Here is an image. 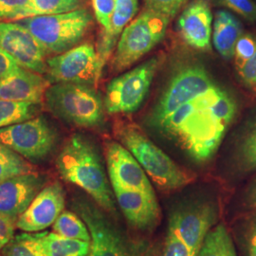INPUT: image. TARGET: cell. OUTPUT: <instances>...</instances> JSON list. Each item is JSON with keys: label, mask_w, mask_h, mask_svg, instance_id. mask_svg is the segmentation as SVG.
Returning <instances> with one entry per match:
<instances>
[{"label": "cell", "mask_w": 256, "mask_h": 256, "mask_svg": "<svg viewBox=\"0 0 256 256\" xmlns=\"http://www.w3.org/2000/svg\"><path fill=\"white\" fill-rule=\"evenodd\" d=\"M238 106L229 92L198 63L174 72L148 117V124L196 162L216 154Z\"/></svg>", "instance_id": "6da1fadb"}, {"label": "cell", "mask_w": 256, "mask_h": 256, "mask_svg": "<svg viewBox=\"0 0 256 256\" xmlns=\"http://www.w3.org/2000/svg\"><path fill=\"white\" fill-rule=\"evenodd\" d=\"M62 178L81 188L101 208L115 212V202L101 156L90 140L74 134L64 144L56 158Z\"/></svg>", "instance_id": "7a4b0ae2"}, {"label": "cell", "mask_w": 256, "mask_h": 256, "mask_svg": "<svg viewBox=\"0 0 256 256\" xmlns=\"http://www.w3.org/2000/svg\"><path fill=\"white\" fill-rule=\"evenodd\" d=\"M114 132L120 144L134 156L147 176L162 190L176 191L192 182V174L176 164L135 124L118 122Z\"/></svg>", "instance_id": "3957f363"}, {"label": "cell", "mask_w": 256, "mask_h": 256, "mask_svg": "<svg viewBox=\"0 0 256 256\" xmlns=\"http://www.w3.org/2000/svg\"><path fill=\"white\" fill-rule=\"evenodd\" d=\"M46 108L57 118L80 128H98L104 119V102L88 84L59 82L45 94Z\"/></svg>", "instance_id": "277c9868"}, {"label": "cell", "mask_w": 256, "mask_h": 256, "mask_svg": "<svg viewBox=\"0 0 256 256\" xmlns=\"http://www.w3.org/2000/svg\"><path fill=\"white\" fill-rule=\"evenodd\" d=\"M36 39L46 55L60 54L77 46L92 26V16L84 8L74 12L18 20Z\"/></svg>", "instance_id": "5b68a950"}, {"label": "cell", "mask_w": 256, "mask_h": 256, "mask_svg": "<svg viewBox=\"0 0 256 256\" xmlns=\"http://www.w3.org/2000/svg\"><path fill=\"white\" fill-rule=\"evenodd\" d=\"M169 21L164 14L144 10L122 32L110 64L112 72L126 70L153 50L165 36Z\"/></svg>", "instance_id": "8992f818"}, {"label": "cell", "mask_w": 256, "mask_h": 256, "mask_svg": "<svg viewBox=\"0 0 256 256\" xmlns=\"http://www.w3.org/2000/svg\"><path fill=\"white\" fill-rule=\"evenodd\" d=\"M160 63L162 58L155 56L114 78L106 86L104 99L106 111L110 114H130L138 110L146 97Z\"/></svg>", "instance_id": "52a82bcc"}, {"label": "cell", "mask_w": 256, "mask_h": 256, "mask_svg": "<svg viewBox=\"0 0 256 256\" xmlns=\"http://www.w3.org/2000/svg\"><path fill=\"white\" fill-rule=\"evenodd\" d=\"M0 144L26 160L38 162L54 152L58 144V133L44 117H36L0 128Z\"/></svg>", "instance_id": "ba28073f"}, {"label": "cell", "mask_w": 256, "mask_h": 256, "mask_svg": "<svg viewBox=\"0 0 256 256\" xmlns=\"http://www.w3.org/2000/svg\"><path fill=\"white\" fill-rule=\"evenodd\" d=\"M46 75L52 84L72 82L96 86L102 76L96 48L92 43H84L48 58Z\"/></svg>", "instance_id": "9c48e42d"}, {"label": "cell", "mask_w": 256, "mask_h": 256, "mask_svg": "<svg viewBox=\"0 0 256 256\" xmlns=\"http://www.w3.org/2000/svg\"><path fill=\"white\" fill-rule=\"evenodd\" d=\"M72 207L90 232V250L86 256H131L128 244L104 214L86 200H75Z\"/></svg>", "instance_id": "30bf717a"}, {"label": "cell", "mask_w": 256, "mask_h": 256, "mask_svg": "<svg viewBox=\"0 0 256 256\" xmlns=\"http://www.w3.org/2000/svg\"><path fill=\"white\" fill-rule=\"evenodd\" d=\"M216 218L218 212L210 203L185 206L170 214L167 232L180 238L198 256Z\"/></svg>", "instance_id": "8fae6325"}, {"label": "cell", "mask_w": 256, "mask_h": 256, "mask_svg": "<svg viewBox=\"0 0 256 256\" xmlns=\"http://www.w3.org/2000/svg\"><path fill=\"white\" fill-rule=\"evenodd\" d=\"M0 48L20 66L46 74V52L27 28L16 22H0Z\"/></svg>", "instance_id": "7c38bea8"}, {"label": "cell", "mask_w": 256, "mask_h": 256, "mask_svg": "<svg viewBox=\"0 0 256 256\" xmlns=\"http://www.w3.org/2000/svg\"><path fill=\"white\" fill-rule=\"evenodd\" d=\"M106 158L112 187L138 190L156 196L144 168L119 142L108 140L106 144Z\"/></svg>", "instance_id": "4fadbf2b"}, {"label": "cell", "mask_w": 256, "mask_h": 256, "mask_svg": "<svg viewBox=\"0 0 256 256\" xmlns=\"http://www.w3.org/2000/svg\"><path fill=\"white\" fill-rule=\"evenodd\" d=\"M66 194L59 182L45 186L16 221V226L25 232H38L54 225L64 210Z\"/></svg>", "instance_id": "5bb4252c"}, {"label": "cell", "mask_w": 256, "mask_h": 256, "mask_svg": "<svg viewBox=\"0 0 256 256\" xmlns=\"http://www.w3.org/2000/svg\"><path fill=\"white\" fill-rule=\"evenodd\" d=\"M36 172L18 174L0 183V214L16 221L45 186Z\"/></svg>", "instance_id": "9a60e30c"}, {"label": "cell", "mask_w": 256, "mask_h": 256, "mask_svg": "<svg viewBox=\"0 0 256 256\" xmlns=\"http://www.w3.org/2000/svg\"><path fill=\"white\" fill-rule=\"evenodd\" d=\"M212 14L209 0H192L178 20V30L183 41L200 52L210 50Z\"/></svg>", "instance_id": "2e32d148"}, {"label": "cell", "mask_w": 256, "mask_h": 256, "mask_svg": "<svg viewBox=\"0 0 256 256\" xmlns=\"http://www.w3.org/2000/svg\"><path fill=\"white\" fill-rule=\"evenodd\" d=\"M112 190L130 225L140 230H151L158 225L160 209L156 196L120 187H112Z\"/></svg>", "instance_id": "e0dca14e"}, {"label": "cell", "mask_w": 256, "mask_h": 256, "mask_svg": "<svg viewBox=\"0 0 256 256\" xmlns=\"http://www.w3.org/2000/svg\"><path fill=\"white\" fill-rule=\"evenodd\" d=\"M50 84L42 74L19 66L14 72L0 78V99L42 104Z\"/></svg>", "instance_id": "ac0fdd59"}, {"label": "cell", "mask_w": 256, "mask_h": 256, "mask_svg": "<svg viewBox=\"0 0 256 256\" xmlns=\"http://www.w3.org/2000/svg\"><path fill=\"white\" fill-rule=\"evenodd\" d=\"M138 8V0H115V9L110 28L102 30L96 50L102 74L104 64H106L115 46H117L122 32L136 16Z\"/></svg>", "instance_id": "d6986e66"}, {"label": "cell", "mask_w": 256, "mask_h": 256, "mask_svg": "<svg viewBox=\"0 0 256 256\" xmlns=\"http://www.w3.org/2000/svg\"><path fill=\"white\" fill-rule=\"evenodd\" d=\"M242 34V25L232 14L224 10L216 12L214 23L212 42L216 52L224 59L230 60L234 58V48Z\"/></svg>", "instance_id": "ffe728a7"}, {"label": "cell", "mask_w": 256, "mask_h": 256, "mask_svg": "<svg viewBox=\"0 0 256 256\" xmlns=\"http://www.w3.org/2000/svg\"><path fill=\"white\" fill-rule=\"evenodd\" d=\"M36 234L46 256H86L90 250L88 241L64 238L54 232Z\"/></svg>", "instance_id": "44dd1931"}, {"label": "cell", "mask_w": 256, "mask_h": 256, "mask_svg": "<svg viewBox=\"0 0 256 256\" xmlns=\"http://www.w3.org/2000/svg\"><path fill=\"white\" fill-rule=\"evenodd\" d=\"M41 104L18 102L0 99V128H8L37 117Z\"/></svg>", "instance_id": "7402d4cb"}, {"label": "cell", "mask_w": 256, "mask_h": 256, "mask_svg": "<svg viewBox=\"0 0 256 256\" xmlns=\"http://www.w3.org/2000/svg\"><path fill=\"white\" fill-rule=\"evenodd\" d=\"M198 256H236L232 239L224 224L210 230Z\"/></svg>", "instance_id": "603a6c76"}, {"label": "cell", "mask_w": 256, "mask_h": 256, "mask_svg": "<svg viewBox=\"0 0 256 256\" xmlns=\"http://www.w3.org/2000/svg\"><path fill=\"white\" fill-rule=\"evenodd\" d=\"M54 232L70 239L90 242V230L81 216L72 210H63L52 225Z\"/></svg>", "instance_id": "cb8c5ba5"}, {"label": "cell", "mask_w": 256, "mask_h": 256, "mask_svg": "<svg viewBox=\"0 0 256 256\" xmlns=\"http://www.w3.org/2000/svg\"><path fill=\"white\" fill-rule=\"evenodd\" d=\"M81 8H82V0H30L28 7L19 20L64 14Z\"/></svg>", "instance_id": "d4e9b609"}, {"label": "cell", "mask_w": 256, "mask_h": 256, "mask_svg": "<svg viewBox=\"0 0 256 256\" xmlns=\"http://www.w3.org/2000/svg\"><path fill=\"white\" fill-rule=\"evenodd\" d=\"M32 172H34V168L26 158L0 144V183L10 178Z\"/></svg>", "instance_id": "484cf974"}, {"label": "cell", "mask_w": 256, "mask_h": 256, "mask_svg": "<svg viewBox=\"0 0 256 256\" xmlns=\"http://www.w3.org/2000/svg\"><path fill=\"white\" fill-rule=\"evenodd\" d=\"M3 256H46L40 247L36 234L16 236L3 248Z\"/></svg>", "instance_id": "4316f807"}, {"label": "cell", "mask_w": 256, "mask_h": 256, "mask_svg": "<svg viewBox=\"0 0 256 256\" xmlns=\"http://www.w3.org/2000/svg\"><path fill=\"white\" fill-rule=\"evenodd\" d=\"M239 158L242 167L247 171H256V124L244 138Z\"/></svg>", "instance_id": "83f0119b"}, {"label": "cell", "mask_w": 256, "mask_h": 256, "mask_svg": "<svg viewBox=\"0 0 256 256\" xmlns=\"http://www.w3.org/2000/svg\"><path fill=\"white\" fill-rule=\"evenodd\" d=\"M256 39L250 34H242L234 48V59L238 70L242 68L256 54Z\"/></svg>", "instance_id": "f1b7e54d"}, {"label": "cell", "mask_w": 256, "mask_h": 256, "mask_svg": "<svg viewBox=\"0 0 256 256\" xmlns=\"http://www.w3.org/2000/svg\"><path fill=\"white\" fill-rule=\"evenodd\" d=\"M189 0H144L146 9L172 19Z\"/></svg>", "instance_id": "f546056e"}, {"label": "cell", "mask_w": 256, "mask_h": 256, "mask_svg": "<svg viewBox=\"0 0 256 256\" xmlns=\"http://www.w3.org/2000/svg\"><path fill=\"white\" fill-rule=\"evenodd\" d=\"M28 5L30 0H0V22L18 21Z\"/></svg>", "instance_id": "4dcf8cb0"}, {"label": "cell", "mask_w": 256, "mask_h": 256, "mask_svg": "<svg viewBox=\"0 0 256 256\" xmlns=\"http://www.w3.org/2000/svg\"><path fill=\"white\" fill-rule=\"evenodd\" d=\"M220 4L250 22L256 21V3L252 0H220Z\"/></svg>", "instance_id": "1f68e13d"}, {"label": "cell", "mask_w": 256, "mask_h": 256, "mask_svg": "<svg viewBox=\"0 0 256 256\" xmlns=\"http://www.w3.org/2000/svg\"><path fill=\"white\" fill-rule=\"evenodd\" d=\"M95 18L104 30H108L115 9V0H92Z\"/></svg>", "instance_id": "d6a6232c"}, {"label": "cell", "mask_w": 256, "mask_h": 256, "mask_svg": "<svg viewBox=\"0 0 256 256\" xmlns=\"http://www.w3.org/2000/svg\"><path fill=\"white\" fill-rule=\"evenodd\" d=\"M162 256H196L190 248L173 234L167 232Z\"/></svg>", "instance_id": "836d02e7"}, {"label": "cell", "mask_w": 256, "mask_h": 256, "mask_svg": "<svg viewBox=\"0 0 256 256\" xmlns=\"http://www.w3.org/2000/svg\"><path fill=\"white\" fill-rule=\"evenodd\" d=\"M16 221L0 214V250L6 247L14 238Z\"/></svg>", "instance_id": "e575fe53"}, {"label": "cell", "mask_w": 256, "mask_h": 256, "mask_svg": "<svg viewBox=\"0 0 256 256\" xmlns=\"http://www.w3.org/2000/svg\"><path fill=\"white\" fill-rule=\"evenodd\" d=\"M238 74L246 86L256 88V52L246 64L238 70Z\"/></svg>", "instance_id": "d590c367"}, {"label": "cell", "mask_w": 256, "mask_h": 256, "mask_svg": "<svg viewBox=\"0 0 256 256\" xmlns=\"http://www.w3.org/2000/svg\"><path fill=\"white\" fill-rule=\"evenodd\" d=\"M19 66L18 63L2 48H0V78L14 72Z\"/></svg>", "instance_id": "8d00e7d4"}, {"label": "cell", "mask_w": 256, "mask_h": 256, "mask_svg": "<svg viewBox=\"0 0 256 256\" xmlns=\"http://www.w3.org/2000/svg\"><path fill=\"white\" fill-rule=\"evenodd\" d=\"M248 256H256V216L248 232Z\"/></svg>", "instance_id": "74e56055"}, {"label": "cell", "mask_w": 256, "mask_h": 256, "mask_svg": "<svg viewBox=\"0 0 256 256\" xmlns=\"http://www.w3.org/2000/svg\"><path fill=\"white\" fill-rule=\"evenodd\" d=\"M248 203H250L252 207H256V185L254 186V188L252 189L250 194V196H248Z\"/></svg>", "instance_id": "f35d334b"}]
</instances>
